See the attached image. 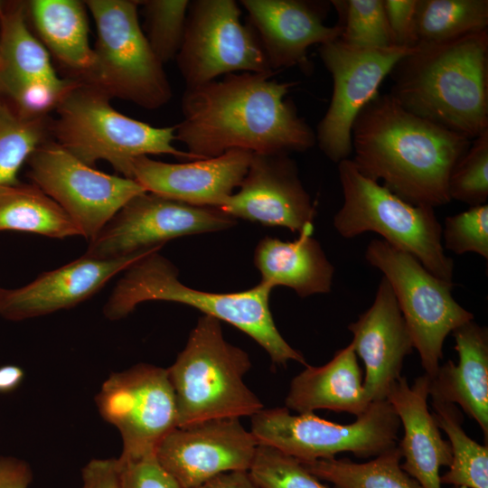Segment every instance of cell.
Returning a JSON list of instances; mask_svg holds the SVG:
<instances>
[{
  "instance_id": "1",
  "label": "cell",
  "mask_w": 488,
  "mask_h": 488,
  "mask_svg": "<svg viewBox=\"0 0 488 488\" xmlns=\"http://www.w3.org/2000/svg\"><path fill=\"white\" fill-rule=\"evenodd\" d=\"M273 75L232 73L186 87L175 140L196 159L235 149L289 155L312 148L314 131L286 99L296 82L278 81Z\"/></svg>"
},
{
  "instance_id": "2",
  "label": "cell",
  "mask_w": 488,
  "mask_h": 488,
  "mask_svg": "<svg viewBox=\"0 0 488 488\" xmlns=\"http://www.w3.org/2000/svg\"><path fill=\"white\" fill-rule=\"evenodd\" d=\"M472 140L420 117L389 94H378L352 127V162L402 200L432 208L451 202L452 170Z\"/></svg>"
},
{
  "instance_id": "3",
  "label": "cell",
  "mask_w": 488,
  "mask_h": 488,
  "mask_svg": "<svg viewBox=\"0 0 488 488\" xmlns=\"http://www.w3.org/2000/svg\"><path fill=\"white\" fill-rule=\"evenodd\" d=\"M389 76L408 111L471 140L488 129V30L417 46Z\"/></svg>"
},
{
  "instance_id": "4",
  "label": "cell",
  "mask_w": 488,
  "mask_h": 488,
  "mask_svg": "<svg viewBox=\"0 0 488 488\" xmlns=\"http://www.w3.org/2000/svg\"><path fill=\"white\" fill-rule=\"evenodd\" d=\"M271 290L261 282L234 293L191 288L179 280L177 268L155 250L125 270L105 305L104 314L111 320L121 319L146 301L187 305L247 333L268 353L273 364L286 366L294 361L306 366L304 355L287 343L275 324L269 309Z\"/></svg>"
},
{
  "instance_id": "5",
  "label": "cell",
  "mask_w": 488,
  "mask_h": 488,
  "mask_svg": "<svg viewBox=\"0 0 488 488\" xmlns=\"http://www.w3.org/2000/svg\"><path fill=\"white\" fill-rule=\"evenodd\" d=\"M248 353L223 336L221 321L201 316L183 350L167 369L174 389L177 427L203 421L252 417L264 408L246 385Z\"/></svg>"
},
{
  "instance_id": "6",
  "label": "cell",
  "mask_w": 488,
  "mask_h": 488,
  "mask_svg": "<svg viewBox=\"0 0 488 488\" xmlns=\"http://www.w3.org/2000/svg\"><path fill=\"white\" fill-rule=\"evenodd\" d=\"M50 120L54 142L82 163L108 162L121 176L132 179L135 159L171 155L196 160L174 145L175 126L157 127L121 114L110 99L80 80L60 101Z\"/></svg>"
},
{
  "instance_id": "7",
  "label": "cell",
  "mask_w": 488,
  "mask_h": 488,
  "mask_svg": "<svg viewBox=\"0 0 488 488\" xmlns=\"http://www.w3.org/2000/svg\"><path fill=\"white\" fill-rule=\"evenodd\" d=\"M337 164L343 202L333 216L335 230L344 239L375 232L415 257L434 276L453 282L454 261L445 252L434 208L402 200L361 174L350 158Z\"/></svg>"
},
{
  "instance_id": "8",
  "label": "cell",
  "mask_w": 488,
  "mask_h": 488,
  "mask_svg": "<svg viewBox=\"0 0 488 488\" xmlns=\"http://www.w3.org/2000/svg\"><path fill=\"white\" fill-rule=\"evenodd\" d=\"M97 39L89 71L78 80L111 99L146 109L166 105L173 97L164 64L152 51L139 23L136 0L85 1ZM77 80V79H76Z\"/></svg>"
},
{
  "instance_id": "9",
  "label": "cell",
  "mask_w": 488,
  "mask_h": 488,
  "mask_svg": "<svg viewBox=\"0 0 488 488\" xmlns=\"http://www.w3.org/2000/svg\"><path fill=\"white\" fill-rule=\"evenodd\" d=\"M251 418L250 432L267 446L299 462L334 458L349 452L377 456L398 445L400 422L387 399L373 401L351 424L325 420L314 413L292 415L286 408H263Z\"/></svg>"
},
{
  "instance_id": "10",
  "label": "cell",
  "mask_w": 488,
  "mask_h": 488,
  "mask_svg": "<svg viewBox=\"0 0 488 488\" xmlns=\"http://www.w3.org/2000/svg\"><path fill=\"white\" fill-rule=\"evenodd\" d=\"M364 257L390 285L425 374L432 378L441 365L446 336L474 320V314L453 297V282L434 276L415 257L385 240L371 239Z\"/></svg>"
},
{
  "instance_id": "11",
  "label": "cell",
  "mask_w": 488,
  "mask_h": 488,
  "mask_svg": "<svg viewBox=\"0 0 488 488\" xmlns=\"http://www.w3.org/2000/svg\"><path fill=\"white\" fill-rule=\"evenodd\" d=\"M240 16L241 9L234 0L190 1L175 57L186 87L239 71L275 74L254 30L243 24Z\"/></svg>"
},
{
  "instance_id": "12",
  "label": "cell",
  "mask_w": 488,
  "mask_h": 488,
  "mask_svg": "<svg viewBox=\"0 0 488 488\" xmlns=\"http://www.w3.org/2000/svg\"><path fill=\"white\" fill-rule=\"evenodd\" d=\"M26 163L32 183L62 208L88 241L128 201L145 192L133 179L82 163L54 141L41 145Z\"/></svg>"
},
{
  "instance_id": "13",
  "label": "cell",
  "mask_w": 488,
  "mask_h": 488,
  "mask_svg": "<svg viewBox=\"0 0 488 488\" xmlns=\"http://www.w3.org/2000/svg\"><path fill=\"white\" fill-rule=\"evenodd\" d=\"M417 47L358 48L340 38L319 45L323 64L333 79L329 107L317 126L316 144L333 163L352 153V127L361 110L379 94L396 63Z\"/></svg>"
},
{
  "instance_id": "14",
  "label": "cell",
  "mask_w": 488,
  "mask_h": 488,
  "mask_svg": "<svg viewBox=\"0 0 488 488\" xmlns=\"http://www.w3.org/2000/svg\"><path fill=\"white\" fill-rule=\"evenodd\" d=\"M97 406L121 435L123 459L155 455L164 437L177 427L167 369L155 365L140 363L111 374L97 396Z\"/></svg>"
},
{
  "instance_id": "15",
  "label": "cell",
  "mask_w": 488,
  "mask_h": 488,
  "mask_svg": "<svg viewBox=\"0 0 488 488\" xmlns=\"http://www.w3.org/2000/svg\"><path fill=\"white\" fill-rule=\"evenodd\" d=\"M236 220L218 208L195 206L145 192L128 201L90 241L85 254L117 258L163 247L168 240L223 230Z\"/></svg>"
},
{
  "instance_id": "16",
  "label": "cell",
  "mask_w": 488,
  "mask_h": 488,
  "mask_svg": "<svg viewBox=\"0 0 488 488\" xmlns=\"http://www.w3.org/2000/svg\"><path fill=\"white\" fill-rule=\"evenodd\" d=\"M258 444L238 418L175 427L155 456L181 488H194L226 472L249 471Z\"/></svg>"
},
{
  "instance_id": "17",
  "label": "cell",
  "mask_w": 488,
  "mask_h": 488,
  "mask_svg": "<svg viewBox=\"0 0 488 488\" xmlns=\"http://www.w3.org/2000/svg\"><path fill=\"white\" fill-rule=\"evenodd\" d=\"M218 209L233 219L302 232L314 226L316 206L288 154H253L237 192Z\"/></svg>"
},
{
  "instance_id": "18",
  "label": "cell",
  "mask_w": 488,
  "mask_h": 488,
  "mask_svg": "<svg viewBox=\"0 0 488 488\" xmlns=\"http://www.w3.org/2000/svg\"><path fill=\"white\" fill-rule=\"evenodd\" d=\"M161 249L108 258L84 254L62 267L41 274L22 287H0V315L11 321H22L73 307L95 295L119 272Z\"/></svg>"
},
{
  "instance_id": "19",
  "label": "cell",
  "mask_w": 488,
  "mask_h": 488,
  "mask_svg": "<svg viewBox=\"0 0 488 488\" xmlns=\"http://www.w3.org/2000/svg\"><path fill=\"white\" fill-rule=\"evenodd\" d=\"M270 70L300 66L308 70L307 50L341 37L339 24L324 20L328 2L305 0H241Z\"/></svg>"
},
{
  "instance_id": "20",
  "label": "cell",
  "mask_w": 488,
  "mask_h": 488,
  "mask_svg": "<svg viewBox=\"0 0 488 488\" xmlns=\"http://www.w3.org/2000/svg\"><path fill=\"white\" fill-rule=\"evenodd\" d=\"M252 155L235 149L177 164L140 156L133 162L132 179L145 192L191 205L219 208L239 187Z\"/></svg>"
},
{
  "instance_id": "21",
  "label": "cell",
  "mask_w": 488,
  "mask_h": 488,
  "mask_svg": "<svg viewBox=\"0 0 488 488\" xmlns=\"http://www.w3.org/2000/svg\"><path fill=\"white\" fill-rule=\"evenodd\" d=\"M350 343L365 368L363 388L369 399L384 400L401 376L404 361L413 350V341L392 288L381 277L371 305L348 325Z\"/></svg>"
},
{
  "instance_id": "22",
  "label": "cell",
  "mask_w": 488,
  "mask_h": 488,
  "mask_svg": "<svg viewBox=\"0 0 488 488\" xmlns=\"http://www.w3.org/2000/svg\"><path fill=\"white\" fill-rule=\"evenodd\" d=\"M429 384L427 374L418 377L412 385L400 376L390 387L386 399L404 430L398 443L404 458L401 468L422 488H442L440 469L450 465L452 452L427 408Z\"/></svg>"
},
{
  "instance_id": "23",
  "label": "cell",
  "mask_w": 488,
  "mask_h": 488,
  "mask_svg": "<svg viewBox=\"0 0 488 488\" xmlns=\"http://www.w3.org/2000/svg\"><path fill=\"white\" fill-rule=\"evenodd\" d=\"M458 353L430 378L429 396L461 407L488 440V330L471 320L452 332Z\"/></svg>"
},
{
  "instance_id": "24",
  "label": "cell",
  "mask_w": 488,
  "mask_h": 488,
  "mask_svg": "<svg viewBox=\"0 0 488 488\" xmlns=\"http://www.w3.org/2000/svg\"><path fill=\"white\" fill-rule=\"evenodd\" d=\"M286 408L298 414L317 409L362 415L371 401L363 388L357 355L349 343L324 365H306L291 380Z\"/></svg>"
},
{
  "instance_id": "25",
  "label": "cell",
  "mask_w": 488,
  "mask_h": 488,
  "mask_svg": "<svg viewBox=\"0 0 488 488\" xmlns=\"http://www.w3.org/2000/svg\"><path fill=\"white\" fill-rule=\"evenodd\" d=\"M314 226L305 229L293 241L265 237L257 245L254 264L261 283L286 286L300 297L331 291L334 267L320 243L313 238Z\"/></svg>"
},
{
  "instance_id": "26",
  "label": "cell",
  "mask_w": 488,
  "mask_h": 488,
  "mask_svg": "<svg viewBox=\"0 0 488 488\" xmlns=\"http://www.w3.org/2000/svg\"><path fill=\"white\" fill-rule=\"evenodd\" d=\"M39 40L55 59L80 79L93 61L85 1L32 0L26 3Z\"/></svg>"
},
{
  "instance_id": "27",
  "label": "cell",
  "mask_w": 488,
  "mask_h": 488,
  "mask_svg": "<svg viewBox=\"0 0 488 488\" xmlns=\"http://www.w3.org/2000/svg\"><path fill=\"white\" fill-rule=\"evenodd\" d=\"M0 230L54 239L81 236L70 216L33 183L0 186Z\"/></svg>"
},
{
  "instance_id": "28",
  "label": "cell",
  "mask_w": 488,
  "mask_h": 488,
  "mask_svg": "<svg viewBox=\"0 0 488 488\" xmlns=\"http://www.w3.org/2000/svg\"><path fill=\"white\" fill-rule=\"evenodd\" d=\"M0 71L26 79L59 81L50 53L28 23L26 3L2 5Z\"/></svg>"
},
{
  "instance_id": "29",
  "label": "cell",
  "mask_w": 488,
  "mask_h": 488,
  "mask_svg": "<svg viewBox=\"0 0 488 488\" xmlns=\"http://www.w3.org/2000/svg\"><path fill=\"white\" fill-rule=\"evenodd\" d=\"M401 459L397 445L365 463L335 457L300 463L335 488H422L401 468Z\"/></svg>"
},
{
  "instance_id": "30",
  "label": "cell",
  "mask_w": 488,
  "mask_h": 488,
  "mask_svg": "<svg viewBox=\"0 0 488 488\" xmlns=\"http://www.w3.org/2000/svg\"><path fill=\"white\" fill-rule=\"evenodd\" d=\"M433 416L448 436L452 452L449 469L440 476L441 484L464 488H488V446L472 439L462 427L456 405L431 398Z\"/></svg>"
},
{
  "instance_id": "31",
  "label": "cell",
  "mask_w": 488,
  "mask_h": 488,
  "mask_svg": "<svg viewBox=\"0 0 488 488\" xmlns=\"http://www.w3.org/2000/svg\"><path fill=\"white\" fill-rule=\"evenodd\" d=\"M484 30H488L487 0H418L417 46L441 43Z\"/></svg>"
},
{
  "instance_id": "32",
  "label": "cell",
  "mask_w": 488,
  "mask_h": 488,
  "mask_svg": "<svg viewBox=\"0 0 488 488\" xmlns=\"http://www.w3.org/2000/svg\"><path fill=\"white\" fill-rule=\"evenodd\" d=\"M50 120L26 116L0 98V186L20 183L22 165L51 136Z\"/></svg>"
},
{
  "instance_id": "33",
  "label": "cell",
  "mask_w": 488,
  "mask_h": 488,
  "mask_svg": "<svg viewBox=\"0 0 488 488\" xmlns=\"http://www.w3.org/2000/svg\"><path fill=\"white\" fill-rule=\"evenodd\" d=\"M339 24L340 39L358 48L394 46L386 17L383 0H333Z\"/></svg>"
},
{
  "instance_id": "34",
  "label": "cell",
  "mask_w": 488,
  "mask_h": 488,
  "mask_svg": "<svg viewBox=\"0 0 488 488\" xmlns=\"http://www.w3.org/2000/svg\"><path fill=\"white\" fill-rule=\"evenodd\" d=\"M188 0L140 1L145 17L144 33L163 63L175 59L184 35Z\"/></svg>"
},
{
  "instance_id": "35",
  "label": "cell",
  "mask_w": 488,
  "mask_h": 488,
  "mask_svg": "<svg viewBox=\"0 0 488 488\" xmlns=\"http://www.w3.org/2000/svg\"><path fill=\"white\" fill-rule=\"evenodd\" d=\"M77 82L74 78L46 81L0 71V93L21 113L35 117H48Z\"/></svg>"
},
{
  "instance_id": "36",
  "label": "cell",
  "mask_w": 488,
  "mask_h": 488,
  "mask_svg": "<svg viewBox=\"0 0 488 488\" xmlns=\"http://www.w3.org/2000/svg\"><path fill=\"white\" fill-rule=\"evenodd\" d=\"M448 193L470 207L486 203L488 199V129L475 138L451 172Z\"/></svg>"
},
{
  "instance_id": "37",
  "label": "cell",
  "mask_w": 488,
  "mask_h": 488,
  "mask_svg": "<svg viewBox=\"0 0 488 488\" xmlns=\"http://www.w3.org/2000/svg\"><path fill=\"white\" fill-rule=\"evenodd\" d=\"M259 488H330L296 458L258 445L249 470Z\"/></svg>"
},
{
  "instance_id": "38",
  "label": "cell",
  "mask_w": 488,
  "mask_h": 488,
  "mask_svg": "<svg viewBox=\"0 0 488 488\" xmlns=\"http://www.w3.org/2000/svg\"><path fill=\"white\" fill-rule=\"evenodd\" d=\"M442 243L457 255L475 253L488 258V205L446 217L442 227Z\"/></svg>"
},
{
  "instance_id": "39",
  "label": "cell",
  "mask_w": 488,
  "mask_h": 488,
  "mask_svg": "<svg viewBox=\"0 0 488 488\" xmlns=\"http://www.w3.org/2000/svg\"><path fill=\"white\" fill-rule=\"evenodd\" d=\"M121 488H181L159 465L155 455L137 459L117 458Z\"/></svg>"
},
{
  "instance_id": "40",
  "label": "cell",
  "mask_w": 488,
  "mask_h": 488,
  "mask_svg": "<svg viewBox=\"0 0 488 488\" xmlns=\"http://www.w3.org/2000/svg\"><path fill=\"white\" fill-rule=\"evenodd\" d=\"M394 46H417L416 15L418 0H383Z\"/></svg>"
},
{
  "instance_id": "41",
  "label": "cell",
  "mask_w": 488,
  "mask_h": 488,
  "mask_svg": "<svg viewBox=\"0 0 488 488\" xmlns=\"http://www.w3.org/2000/svg\"><path fill=\"white\" fill-rule=\"evenodd\" d=\"M81 488H121L117 458L94 459L82 469Z\"/></svg>"
},
{
  "instance_id": "42",
  "label": "cell",
  "mask_w": 488,
  "mask_h": 488,
  "mask_svg": "<svg viewBox=\"0 0 488 488\" xmlns=\"http://www.w3.org/2000/svg\"><path fill=\"white\" fill-rule=\"evenodd\" d=\"M31 481L32 472L25 462L0 456V488H28Z\"/></svg>"
},
{
  "instance_id": "43",
  "label": "cell",
  "mask_w": 488,
  "mask_h": 488,
  "mask_svg": "<svg viewBox=\"0 0 488 488\" xmlns=\"http://www.w3.org/2000/svg\"><path fill=\"white\" fill-rule=\"evenodd\" d=\"M194 488H259L249 471L220 474Z\"/></svg>"
},
{
  "instance_id": "44",
  "label": "cell",
  "mask_w": 488,
  "mask_h": 488,
  "mask_svg": "<svg viewBox=\"0 0 488 488\" xmlns=\"http://www.w3.org/2000/svg\"><path fill=\"white\" fill-rule=\"evenodd\" d=\"M23 377L24 372L19 366L13 364L0 366V393L15 389Z\"/></svg>"
},
{
  "instance_id": "45",
  "label": "cell",
  "mask_w": 488,
  "mask_h": 488,
  "mask_svg": "<svg viewBox=\"0 0 488 488\" xmlns=\"http://www.w3.org/2000/svg\"><path fill=\"white\" fill-rule=\"evenodd\" d=\"M2 2H0V13H1V9H2Z\"/></svg>"
},
{
  "instance_id": "46",
  "label": "cell",
  "mask_w": 488,
  "mask_h": 488,
  "mask_svg": "<svg viewBox=\"0 0 488 488\" xmlns=\"http://www.w3.org/2000/svg\"><path fill=\"white\" fill-rule=\"evenodd\" d=\"M453 488H464V487H455V486H454Z\"/></svg>"
},
{
  "instance_id": "47",
  "label": "cell",
  "mask_w": 488,
  "mask_h": 488,
  "mask_svg": "<svg viewBox=\"0 0 488 488\" xmlns=\"http://www.w3.org/2000/svg\"><path fill=\"white\" fill-rule=\"evenodd\" d=\"M0 65H1V58H0Z\"/></svg>"
}]
</instances>
